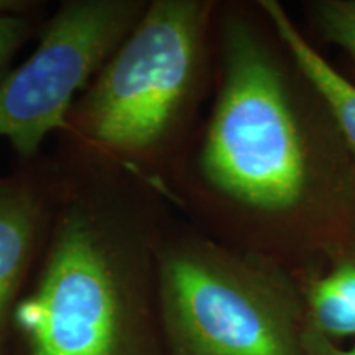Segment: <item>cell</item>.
<instances>
[{
  "instance_id": "cell-12",
  "label": "cell",
  "mask_w": 355,
  "mask_h": 355,
  "mask_svg": "<svg viewBox=\"0 0 355 355\" xmlns=\"http://www.w3.org/2000/svg\"><path fill=\"white\" fill-rule=\"evenodd\" d=\"M43 3L33 2V0H0V15L3 13H21L38 10Z\"/></svg>"
},
{
  "instance_id": "cell-8",
  "label": "cell",
  "mask_w": 355,
  "mask_h": 355,
  "mask_svg": "<svg viewBox=\"0 0 355 355\" xmlns=\"http://www.w3.org/2000/svg\"><path fill=\"white\" fill-rule=\"evenodd\" d=\"M43 8L33 12L0 15V81L10 71L13 60L25 43L38 37L43 25Z\"/></svg>"
},
{
  "instance_id": "cell-6",
  "label": "cell",
  "mask_w": 355,
  "mask_h": 355,
  "mask_svg": "<svg viewBox=\"0 0 355 355\" xmlns=\"http://www.w3.org/2000/svg\"><path fill=\"white\" fill-rule=\"evenodd\" d=\"M56 188L53 155L17 162L0 176V355L7 354L13 309L46 235Z\"/></svg>"
},
{
  "instance_id": "cell-11",
  "label": "cell",
  "mask_w": 355,
  "mask_h": 355,
  "mask_svg": "<svg viewBox=\"0 0 355 355\" xmlns=\"http://www.w3.org/2000/svg\"><path fill=\"white\" fill-rule=\"evenodd\" d=\"M327 282L355 308V260H344L327 275Z\"/></svg>"
},
{
  "instance_id": "cell-5",
  "label": "cell",
  "mask_w": 355,
  "mask_h": 355,
  "mask_svg": "<svg viewBox=\"0 0 355 355\" xmlns=\"http://www.w3.org/2000/svg\"><path fill=\"white\" fill-rule=\"evenodd\" d=\"M141 0H63L24 63L0 81V140L17 162L42 157L71 107L145 12Z\"/></svg>"
},
{
  "instance_id": "cell-3",
  "label": "cell",
  "mask_w": 355,
  "mask_h": 355,
  "mask_svg": "<svg viewBox=\"0 0 355 355\" xmlns=\"http://www.w3.org/2000/svg\"><path fill=\"white\" fill-rule=\"evenodd\" d=\"M219 60L214 107L189 165L173 176L206 211L224 204L273 216L303 211L321 178L285 73L239 15L220 19Z\"/></svg>"
},
{
  "instance_id": "cell-2",
  "label": "cell",
  "mask_w": 355,
  "mask_h": 355,
  "mask_svg": "<svg viewBox=\"0 0 355 355\" xmlns=\"http://www.w3.org/2000/svg\"><path fill=\"white\" fill-rule=\"evenodd\" d=\"M216 7L153 0L78 97L56 141L122 168L157 189L181 162L207 63Z\"/></svg>"
},
{
  "instance_id": "cell-7",
  "label": "cell",
  "mask_w": 355,
  "mask_h": 355,
  "mask_svg": "<svg viewBox=\"0 0 355 355\" xmlns=\"http://www.w3.org/2000/svg\"><path fill=\"white\" fill-rule=\"evenodd\" d=\"M260 7L272 21L275 32L290 51L298 69L327 105L355 158V86L314 50L279 2L263 0Z\"/></svg>"
},
{
  "instance_id": "cell-4",
  "label": "cell",
  "mask_w": 355,
  "mask_h": 355,
  "mask_svg": "<svg viewBox=\"0 0 355 355\" xmlns=\"http://www.w3.org/2000/svg\"><path fill=\"white\" fill-rule=\"evenodd\" d=\"M157 283L165 355H304L303 293L263 261L166 222Z\"/></svg>"
},
{
  "instance_id": "cell-10",
  "label": "cell",
  "mask_w": 355,
  "mask_h": 355,
  "mask_svg": "<svg viewBox=\"0 0 355 355\" xmlns=\"http://www.w3.org/2000/svg\"><path fill=\"white\" fill-rule=\"evenodd\" d=\"M303 349L304 355H355V344L350 347H343L314 331L308 322L303 331Z\"/></svg>"
},
{
  "instance_id": "cell-1",
  "label": "cell",
  "mask_w": 355,
  "mask_h": 355,
  "mask_svg": "<svg viewBox=\"0 0 355 355\" xmlns=\"http://www.w3.org/2000/svg\"><path fill=\"white\" fill-rule=\"evenodd\" d=\"M51 155V219L13 309L6 355H165L158 191L61 141Z\"/></svg>"
},
{
  "instance_id": "cell-9",
  "label": "cell",
  "mask_w": 355,
  "mask_h": 355,
  "mask_svg": "<svg viewBox=\"0 0 355 355\" xmlns=\"http://www.w3.org/2000/svg\"><path fill=\"white\" fill-rule=\"evenodd\" d=\"M313 12L319 32L355 58V0H321Z\"/></svg>"
}]
</instances>
